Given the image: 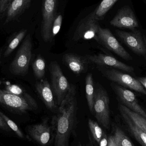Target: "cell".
<instances>
[{
    "mask_svg": "<svg viewBox=\"0 0 146 146\" xmlns=\"http://www.w3.org/2000/svg\"><path fill=\"white\" fill-rule=\"evenodd\" d=\"M137 79L146 90V76L138 77Z\"/></svg>",
    "mask_w": 146,
    "mask_h": 146,
    "instance_id": "cell-33",
    "label": "cell"
},
{
    "mask_svg": "<svg viewBox=\"0 0 146 146\" xmlns=\"http://www.w3.org/2000/svg\"><path fill=\"white\" fill-rule=\"evenodd\" d=\"M98 42L109 50L127 61L133 59L131 55L117 41L110 29L100 27L98 33Z\"/></svg>",
    "mask_w": 146,
    "mask_h": 146,
    "instance_id": "cell-9",
    "label": "cell"
},
{
    "mask_svg": "<svg viewBox=\"0 0 146 146\" xmlns=\"http://www.w3.org/2000/svg\"><path fill=\"white\" fill-rule=\"evenodd\" d=\"M88 124L93 137L97 142L99 143L103 137L102 129L97 123L92 119L88 120Z\"/></svg>",
    "mask_w": 146,
    "mask_h": 146,
    "instance_id": "cell-26",
    "label": "cell"
},
{
    "mask_svg": "<svg viewBox=\"0 0 146 146\" xmlns=\"http://www.w3.org/2000/svg\"><path fill=\"white\" fill-rule=\"evenodd\" d=\"M62 19L63 17L62 15H57L53 22L52 28V36L53 39L58 34L60 30L62 25Z\"/></svg>",
    "mask_w": 146,
    "mask_h": 146,
    "instance_id": "cell-28",
    "label": "cell"
},
{
    "mask_svg": "<svg viewBox=\"0 0 146 146\" xmlns=\"http://www.w3.org/2000/svg\"><path fill=\"white\" fill-rule=\"evenodd\" d=\"M95 87L92 74L87 75L86 78V98L89 110L92 113L93 111Z\"/></svg>",
    "mask_w": 146,
    "mask_h": 146,
    "instance_id": "cell-20",
    "label": "cell"
},
{
    "mask_svg": "<svg viewBox=\"0 0 146 146\" xmlns=\"http://www.w3.org/2000/svg\"><path fill=\"white\" fill-rule=\"evenodd\" d=\"M113 135L119 146H135L124 132L118 127H116Z\"/></svg>",
    "mask_w": 146,
    "mask_h": 146,
    "instance_id": "cell-25",
    "label": "cell"
},
{
    "mask_svg": "<svg viewBox=\"0 0 146 146\" xmlns=\"http://www.w3.org/2000/svg\"><path fill=\"white\" fill-rule=\"evenodd\" d=\"M143 38H144V42H145V44L146 48V37L144 36L143 37Z\"/></svg>",
    "mask_w": 146,
    "mask_h": 146,
    "instance_id": "cell-34",
    "label": "cell"
},
{
    "mask_svg": "<svg viewBox=\"0 0 146 146\" xmlns=\"http://www.w3.org/2000/svg\"><path fill=\"white\" fill-rule=\"evenodd\" d=\"M51 88L56 97L57 104L60 106L71 88V86L56 62H52L50 66Z\"/></svg>",
    "mask_w": 146,
    "mask_h": 146,
    "instance_id": "cell-5",
    "label": "cell"
},
{
    "mask_svg": "<svg viewBox=\"0 0 146 146\" xmlns=\"http://www.w3.org/2000/svg\"><path fill=\"white\" fill-rule=\"evenodd\" d=\"M76 110V91L75 87L72 86L60 105L57 114L53 118V126L56 132L55 146H68Z\"/></svg>",
    "mask_w": 146,
    "mask_h": 146,
    "instance_id": "cell-1",
    "label": "cell"
},
{
    "mask_svg": "<svg viewBox=\"0 0 146 146\" xmlns=\"http://www.w3.org/2000/svg\"><path fill=\"white\" fill-rule=\"evenodd\" d=\"M63 60L70 70L76 74L84 72L87 68L88 61L85 56L68 53L63 56Z\"/></svg>",
    "mask_w": 146,
    "mask_h": 146,
    "instance_id": "cell-17",
    "label": "cell"
},
{
    "mask_svg": "<svg viewBox=\"0 0 146 146\" xmlns=\"http://www.w3.org/2000/svg\"><path fill=\"white\" fill-rule=\"evenodd\" d=\"M109 104L110 98L106 90L100 85L96 86L93 113L98 122L106 129L110 127V121Z\"/></svg>",
    "mask_w": 146,
    "mask_h": 146,
    "instance_id": "cell-3",
    "label": "cell"
},
{
    "mask_svg": "<svg viewBox=\"0 0 146 146\" xmlns=\"http://www.w3.org/2000/svg\"><path fill=\"white\" fill-rule=\"evenodd\" d=\"M110 23L113 26L127 28L132 31L139 27V23L133 12L128 6H125L119 9Z\"/></svg>",
    "mask_w": 146,
    "mask_h": 146,
    "instance_id": "cell-12",
    "label": "cell"
},
{
    "mask_svg": "<svg viewBox=\"0 0 146 146\" xmlns=\"http://www.w3.org/2000/svg\"><path fill=\"white\" fill-rule=\"evenodd\" d=\"M5 88V90L9 93L24 97L31 101L35 100L30 94L27 93L25 90H23L21 87L18 85L10 84L6 86Z\"/></svg>",
    "mask_w": 146,
    "mask_h": 146,
    "instance_id": "cell-24",
    "label": "cell"
},
{
    "mask_svg": "<svg viewBox=\"0 0 146 146\" xmlns=\"http://www.w3.org/2000/svg\"><path fill=\"white\" fill-rule=\"evenodd\" d=\"M27 33V30L26 29H22L14 34L4 52L5 57H7L15 49L21 42L25 38Z\"/></svg>",
    "mask_w": 146,
    "mask_h": 146,
    "instance_id": "cell-21",
    "label": "cell"
},
{
    "mask_svg": "<svg viewBox=\"0 0 146 146\" xmlns=\"http://www.w3.org/2000/svg\"><path fill=\"white\" fill-rule=\"evenodd\" d=\"M28 132L31 137L41 145H46L50 139V128L46 121L29 127Z\"/></svg>",
    "mask_w": 146,
    "mask_h": 146,
    "instance_id": "cell-16",
    "label": "cell"
},
{
    "mask_svg": "<svg viewBox=\"0 0 146 146\" xmlns=\"http://www.w3.org/2000/svg\"><path fill=\"white\" fill-rule=\"evenodd\" d=\"M119 109L123 111L135 124L146 133V119L145 117L134 112L123 105L120 104Z\"/></svg>",
    "mask_w": 146,
    "mask_h": 146,
    "instance_id": "cell-19",
    "label": "cell"
},
{
    "mask_svg": "<svg viewBox=\"0 0 146 146\" xmlns=\"http://www.w3.org/2000/svg\"><path fill=\"white\" fill-rule=\"evenodd\" d=\"M58 0H42V21L41 33L45 42L52 41V28L53 22L57 16Z\"/></svg>",
    "mask_w": 146,
    "mask_h": 146,
    "instance_id": "cell-4",
    "label": "cell"
},
{
    "mask_svg": "<svg viewBox=\"0 0 146 146\" xmlns=\"http://www.w3.org/2000/svg\"><path fill=\"white\" fill-rule=\"evenodd\" d=\"M13 0H0V17L4 18L7 9Z\"/></svg>",
    "mask_w": 146,
    "mask_h": 146,
    "instance_id": "cell-29",
    "label": "cell"
},
{
    "mask_svg": "<svg viewBox=\"0 0 146 146\" xmlns=\"http://www.w3.org/2000/svg\"><path fill=\"white\" fill-rule=\"evenodd\" d=\"M99 143L100 146H108V140H107L106 136H104L102 138Z\"/></svg>",
    "mask_w": 146,
    "mask_h": 146,
    "instance_id": "cell-32",
    "label": "cell"
},
{
    "mask_svg": "<svg viewBox=\"0 0 146 146\" xmlns=\"http://www.w3.org/2000/svg\"><path fill=\"white\" fill-rule=\"evenodd\" d=\"M1 51H0V61H1Z\"/></svg>",
    "mask_w": 146,
    "mask_h": 146,
    "instance_id": "cell-35",
    "label": "cell"
},
{
    "mask_svg": "<svg viewBox=\"0 0 146 146\" xmlns=\"http://www.w3.org/2000/svg\"><path fill=\"white\" fill-rule=\"evenodd\" d=\"M32 0H13L5 14V24L18 21L20 16L30 8Z\"/></svg>",
    "mask_w": 146,
    "mask_h": 146,
    "instance_id": "cell-15",
    "label": "cell"
},
{
    "mask_svg": "<svg viewBox=\"0 0 146 146\" xmlns=\"http://www.w3.org/2000/svg\"><path fill=\"white\" fill-rule=\"evenodd\" d=\"M122 117L131 133L142 146H146V133L135 124L129 117L121 110H119Z\"/></svg>",
    "mask_w": 146,
    "mask_h": 146,
    "instance_id": "cell-18",
    "label": "cell"
},
{
    "mask_svg": "<svg viewBox=\"0 0 146 146\" xmlns=\"http://www.w3.org/2000/svg\"><path fill=\"white\" fill-rule=\"evenodd\" d=\"M0 129L6 131H9L11 129L1 116H0Z\"/></svg>",
    "mask_w": 146,
    "mask_h": 146,
    "instance_id": "cell-30",
    "label": "cell"
},
{
    "mask_svg": "<svg viewBox=\"0 0 146 146\" xmlns=\"http://www.w3.org/2000/svg\"><path fill=\"white\" fill-rule=\"evenodd\" d=\"M100 70L107 79L117 85L146 95V89L138 79L113 68H102Z\"/></svg>",
    "mask_w": 146,
    "mask_h": 146,
    "instance_id": "cell-7",
    "label": "cell"
},
{
    "mask_svg": "<svg viewBox=\"0 0 146 146\" xmlns=\"http://www.w3.org/2000/svg\"><path fill=\"white\" fill-rule=\"evenodd\" d=\"M33 72L36 78L42 79L45 73L46 63L45 60L41 56L38 55L35 59L32 66Z\"/></svg>",
    "mask_w": 146,
    "mask_h": 146,
    "instance_id": "cell-22",
    "label": "cell"
},
{
    "mask_svg": "<svg viewBox=\"0 0 146 146\" xmlns=\"http://www.w3.org/2000/svg\"><path fill=\"white\" fill-rule=\"evenodd\" d=\"M118 0H103L97 8L95 15L98 19L102 20L105 15Z\"/></svg>",
    "mask_w": 146,
    "mask_h": 146,
    "instance_id": "cell-23",
    "label": "cell"
},
{
    "mask_svg": "<svg viewBox=\"0 0 146 146\" xmlns=\"http://www.w3.org/2000/svg\"><path fill=\"white\" fill-rule=\"evenodd\" d=\"M0 104L19 113H26L36 110L38 105L36 100L31 101L24 97L9 93L0 89Z\"/></svg>",
    "mask_w": 146,
    "mask_h": 146,
    "instance_id": "cell-8",
    "label": "cell"
},
{
    "mask_svg": "<svg viewBox=\"0 0 146 146\" xmlns=\"http://www.w3.org/2000/svg\"><path fill=\"white\" fill-rule=\"evenodd\" d=\"M95 13V10L81 20L73 36L74 41L94 39L98 42V33L100 26Z\"/></svg>",
    "mask_w": 146,
    "mask_h": 146,
    "instance_id": "cell-6",
    "label": "cell"
},
{
    "mask_svg": "<svg viewBox=\"0 0 146 146\" xmlns=\"http://www.w3.org/2000/svg\"><path fill=\"white\" fill-rule=\"evenodd\" d=\"M108 146H119L114 135H111L109 137Z\"/></svg>",
    "mask_w": 146,
    "mask_h": 146,
    "instance_id": "cell-31",
    "label": "cell"
},
{
    "mask_svg": "<svg viewBox=\"0 0 146 146\" xmlns=\"http://www.w3.org/2000/svg\"><path fill=\"white\" fill-rule=\"evenodd\" d=\"M85 57L88 61L100 66L111 67L128 73L134 72L135 69L133 67L128 66L110 56L99 54L92 55H88Z\"/></svg>",
    "mask_w": 146,
    "mask_h": 146,
    "instance_id": "cell-13",
    "label": "cell"
},
{
    "mask_svg": "<svg viewBox=\"0 0 146 146\" xmlns=\"http://www.w3.org/2000/svg\"><path fill=\"white\" fill-rule=\"evenodd\" d=\"M0 116L3 118L6 123L7 124L8 126L9 127L10 129L15 132V134L21 138H24V136L23 133L21 132V130L19 128L17 124L11 120L10 118H9L5 114L0 111Z\"/></svg>",
    "mask_w": 146,
    "mask_h": 146,
    "instance_id": "cell-27",
    "label": "cell"
},
{
    "mask_svg": "<svg viewBox=\"0 0 146 146\" xmlns=\"http://www.w3.org/2000/svg\"><path fill=\"white\" fill-rule=\"evenodd\" d=\"M111 86L122 104L146 119V112L140 105L133 92L117 84H112Z\"/></svg>",
    "mask_w": 146,
    "mask_h": 146,
    "instance_id": "cell-11",
    "label": "cell"
},
{
    "mask_svg": "<svg viewBox=\"0 0 146 146\" xmlns=\"http://www.w3.org/2000/svg\"><path fill=\"white\" fill-rule=\"evenodd\" d=\"M32 42L31 35L28 34L19 48L10 65L11 72L16 75H24L28 72L32 57Z\"/></svg>",
    "mask_w": 146,
    "mask_h": 146,
    "instance_id": "cell-2",
    "label": "cell"
},
{
    "mask_svg": "<svg viewBox=\"0 0 146 146\" xmlns=\"http://www.w3.org/2000/svg\"><path fill=\"white\" fill-rule=\"evenodd\" d=\"M36 89L45 106L51 111L56 107L54 94L50 84L46 79H42L36 84Z\"/></svg>",
    "mask_w": 146,
    "mask_h": 146,
    "instance_id": "cell-14",
    "label": "cell"
},
{
    "mask_svg": "<svg viewBox=\"0 0 146 146\" xmlns=\"http://www.w3.org/2000/svg\"><path fill=\"white\" fill-rule=\"evenodd\" d=\"M117 35L133 52L139 55H146V48L143 37L139 30L134 29L131 32L117 30Z\"/></svg>",
    "mask_w": 146,
    "mask_h": 146,
    "instance_id": "cell-10",
    "label": "cell"
}]
</instances>
